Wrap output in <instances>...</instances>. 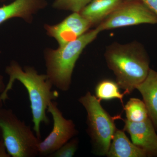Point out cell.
I'll list each match as a JSON object with an SVG mask.
<instances>
[{
  "label": "cell",
  "instance_id": "cell-1",
  "mask_svg": "<svg viewBox=\"0 0 157 157\" xmlns=\"http://www.w3.org/2000/svg\"><path fill=\"white\" fill-rule=\"evenodd\" d=\"M6 72L9 80L0 98L4 103L9 99L8 93L16 80L24 86L28 93L34 132L41 140V125L50 124L46 114L47 108L51 102L59 98L58 92L52 90L53 84L47 74H39L33 68L27 67L23 70L17 63L13 61L6 68Z\"/></svg>",
  "mask_w": 157,
  "mask_h": 157
},
{
  "label": "cell",
  "instance_id": "cell-2",
  "mask_svg": "<svg viewBox=\"0 0 157 157\" xmlns=\"http://www.w3.org/2000/svg\"><path fill=\"white\" fill-rule=\"evenodd\" d=\"M106 59L117 82L126 94L132 93L145 79L150 70L146 53L135 44L113 47L107 51Z\"/></svg>",
  "mask_w": 157,
  "mask_h": 157
},
{
  "label": "cell",
  "instance_id": "cell-3",
  "mask_svg": "<svg viewBox=\"0 0 157 157\" xmlns=\"http://www.w3.org/2000/svg\"><path fill=\"white\" fill-rule=\"evenodd\" d=\"M101 32L97 28L49 52L46 58L47 75L53 86L62 91L70 89L73 70L79 56Z\"/></svg>",
  "mask_w": 157,
  "mask_h": 157
},
{
  "label": "cell",
  "instance_id": "cell-4",
  "mask_svg": "<svg viewBox=\"0 0 157 157\" xmlns=\"http://www.w3.org/2000/svg\"><path fill=\"white\" fill-rule=\"evenodd\" d=\"M0 136L10 156H38L41 140L11 109H0Z\"/></svg>",
  "mask_w": 157,
  "mask_h": 157
},
{
  "label": "cell",
  "instance_id": "cell-5",
  "mask_svg": "<svg viewBox=\"0 0 157 157\" xmlns=\"http://www.w3.org/2000/svg\"><path fill=\"white\" fill-rule=\"evenodd\" d=\"M87 113V132L91 139L93 151L98 155H106L116 131L114 121L101 106V101L90 92L78 99Z\"/></svg>",
  "mask_w": 157,
  "mask_h": 157
},
{
  "label": "cell",
  "instance_id": "cell-6",
  "mask_svg": "<svg viewBox=\"0 0 157 157\" xmlns=\"http://www.w3.org/2000/svg\"><path fill=\"white\" fill-rule=\"evenodd\" d=\"M47 112L52 117L53 128L47 137L39 142L38 156L41 157H48L78 133L73 121L65 118L56 101L49 103Z\"/></svg>",
  "mask_w": 157,
  "mask_h": 157
},
{
  "label": "cell",
  "instance_id": "cell-7",
  "mask_svg": "<svg viewBox=\"0 0 157 157\" xmlns=\"http://www.w3.org/2000/svg\"><path fill=\"white\" fill-rule=\"evenodd\" d=\"M106 18L98 27L101 31L142 24H157L156 14L143 3L120 6Z\"/></svg>",
  "mask_w": 157,
  "mask_h": 157
},
{
  "label": "cell",
  "instance_id": "cell-8",
  "mask_svg": "<svg viewBox=\"0 0 157 157\" xmlns=\"http://www.w3.org/2000/svg\"><path fill=\"white\" fill-rule=\"evenodd\" d=\"M124 122V131L130 135L132 143L146 152L147 156H157V135L149 117L139 122Z\"/></svg>",
  "mask_w": 157,
  "mask_h": 157
},
{
  "label": "cell",
  "instance_id": "cell-9",
  "mask_svg": "<svg viewBox=\"0 0 157 157\" xmlns=\"http://www.w3.org/2000/svg\"><path fill=\"white\" fill-rule=\"evenodd\" d=\"M90 25L81 14L74 12L59 24L48 26L47 30L62 46L83 35Z\"/></svg>",
  "mask_w": 157,
  "mask_h": 157
},
{
  "label": "cell",
  "instance_id": "cell-10",
  "mask_svg": "<svg viewBox=\"0 0 157 157\" xmlns=\"http://www.w3.org/2000/svg\"><path fill=\"white\" fill-rule=\"evenodd\" d=\"M135 89L141 94L149 117L157 131V72L150 69L145 79Z\"/></svg>",
  "mask_w": 157,
  "mask_h": 157
},
{
  "label": "cell",
  "instance_id": "cell-11",
  "mask_svg": "<svg viewBox=\"0 0 157 157\" xmlns=\"http://www.w3.org/2000/svg\"><path fill=\"white\" fill-rule=\"evenodd\" d=\"M109 157H145L146 152L130 141L123 131L117 129L106 155Z\"/></svg>",
  "mask_w": 157,
  "mask_h": 157
},
{
  "label": "cell",
  "instance_id": "cell-12",
  "mask_svg": "<svg viewBox=\"0 0 157 157\" xmlns=\"http://www.w3.org/2000/svg\"><path fill=\"white\" fill-rule=\"evenodd\" d=\"M122 0H92L81 11V14L91 24L106 18L120 6Z\"/></svg>",
  "mask_w": 157,
  "mask_h": 157
},
{
  "label": "cell",
  "instance_id": "cell-13",
  "mask_svg": "<svg viewBox=\"0 0 157 157\" xmlns=\"http://www.w3.org/2000/svg\"><path fill=\"white\" fill-rule=\"evenodd\" d=\"M36 4V0H15L0 7V25L13 17H27L35 10Z\"/></svg>",
  "mask_w": 157,
  "mask_h": 157
},
{
  "label": "cell",
  "instance_id": "cell-14",
  "mask_svg": "<svg viewBox=\"0 0 157 157\" xmlns=\"http://www.w3.org/2000/svg\"><path fill=\"white\" fill-rule=\"evenodd\" d=\"M117 82L109 79H104L98 83L95 88L96 98L100 101L117 99L123 105V98L125 93L121 94Z\"/></svg>",
  "mask_w": 157,
  "mask_h": 157
},
{
  "label": "cell",
  "instance_id": "cell-15",
  "mask_svg": "<svg viewBox=\"0 0 157 157\" xmlns=\"http://www.w3.org/2000/svg\"><path fill=\"white\" fill-rule=\"evenodd\" d=\"M124 109L127 120L134 122L145 121L149 117L148 112L143 101L137 98H132L127 102Z\"/></svg>",
  "mask_w": 157,
  "mask_h": 157
},
{
  "label": "cell",
  "instance_id": "cell-16",
  "mask_svg": "<svg viewBox=\"0 0 157 157\" xmlns=\"http://www.w3.org/2000/svg\"><path fill=\"white\" fill-rule=\"evenodd\" d=\"M78 139L73 137L48 157H72L78 149Z\"/></svg>",
  "mask_w": 157,
  "mask_h": 157
},
{
  "label": "cell",
  "instance_id": "cell-17",
  "mask_svg": "<svg viewBox=\"0 0 157 157\" xmlns=\"http://www.w3.org/2000/svg\"><path fill=\"white\" fill-rule=\"evenodd\" d=\"M92 0H56L55 6L70 9L74 12L81 11Z\"/></svg>",
  "mask_w": 157,
  "mask_h": 157
},
{
  "label": "cell",
  "instance_id": "cell-18",
  "mask_svg": "<svg viewBox=\"0 0 157 157\" xmlns=\"http://www.w3.org/2000/svg\"><path fill=\"white\" fill-rule=\"evenodd\" d=\"M157 15V0H140Z\"/></svg>",
  "mask_w": 157,
  "mask_h": 157
},
{
  "label": "cell",
  "instance_id": "cell-19",
  "mask_svg": "<svg viewBox=\"0 0 157 157\" xmlns=\"http://www.w3.org/2000/svg\"><path fill=\"white\" fill-rule=\"evenodd\" d=\"M0 157H11L5 144L3 143L2 140L0 138Z\"/></svg>",
  "mask_w": 157,
  "mask_h": 157
},
{
  "label": "cell",
  "instance_id": "cell-20",
  "mask_svg": "<svg viewBox=\"0 0 157 157\" xmlns=\"http://www.w3.org/2000/svg\"><path fill=\"white\" fill-rule=\"evenodd\" d=\"M6 86V85L4 81V78H3V76L0 75V96H1V94L4 92ZM3 103H4V102L0 98V109L3 108Z\"/></svg>",
  "mask_w": 157,
  "mask_h": 157
}]
</instances>
